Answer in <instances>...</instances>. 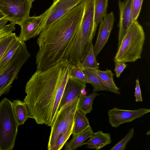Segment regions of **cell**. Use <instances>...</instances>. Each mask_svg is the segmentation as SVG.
<instances>
[{"instance_id": "cell-1", "label": "cell", "mask_w": 150, "mask_h": 150, "mask_svg": "<svg viewBox=\"0 0 150 150\" xmlns=\"http://www.w3.org/2000/svg\"><path fill=\"white\" fill-rule=\"evenodd\" d=\"M72 66L62 60L45 70L36 71L27 83L23 101L29 118L38 124L53 125Z\"/></svg>"}, {"instance_id": "cell-2", "label": "cell", "mask_w": 150, "mask_h": 150, "mask_svg": "<svg viewBox=\"0 0 150 150\" xmlns=\"http://www.w3.org/2000/svg\"><path fill=\"white\" fill-rule=\"evenodd\" d=\"M83 12L81 2L40 34L37 40L36 71L45 70L62 61L79 26Z\"/></svg>"}, {"instance_id": "cell-3", "label": "cell", "mask_w": 150, "mask_h": 150, "mask_svg": "<svg viewBox=\"0 0 150 150\" xmlns=\"http://www.w3.org/2000/svg\"><path fill=\"white\" fill-rule=\"evenodd\" d=\"M142 27L136 21L123 37L114 57L115 63L134 62L140 59L145 40Z\"/></svg>"}, {"instance_id": "cell-4", "label": "cell", "mask_w": 150, "mask_h": 150, "mask_svg": "<svg viewBox=\"0 0 150 150\" xmlns=\"http://www.w3.org/2000/svg\"><path fill=\"white\" fill-rule=\"evenodd\" d=\"M18 125L12 102L4 98L0 102V150H12Z\"/></svg>"}, {"instance_id": "cell-5", "label": "cell", "mask_w": 150, "mask_h": 150, "mask_svg": "<svg viewBox=\"0 0 150 150\" xmlns=\"http://www.w3.org/2000/svg\"><path fill=\"white\" fill-rule=\"evenodd\" d=\"M30 57L26 43L22 42L3 72L0 74V97L9 92L13 81L17 79L21 68Z\"/></svg>"}, {"instance_id": "cell-6", "label": "cell", "mask_w": 150, "mask_h": 150, "mask_svg": "<svg viewBox=\"0 0 150 150\" xmlns=\"http://www.w3.org/2000/svg\"><path fill=\"white\" fill-rule=\"evenodd\" d=\"M79 100V98H76L58 111L56 119L53 125L51 126L47 145L48 150H51L58 137L74 124Z\"/></svg>"}, {"instance_id": "cell-7", "label": "cell", "mask_w": 150, "mask_h": 150, "mask_svg": "<svg viewBox=\"0 0 150 150\" xmlns=\"http://www.w3.org/2000/svg\"><path fill=\"white\" fill-rule=\"evenodd\" d=\"M32 3L30 0H0V11L4 18L20 25L29 16Z\"/></svg>"}, {"instance_id": "cell-8", "label": "cell", "mask_w": 150, "mask_h": 150, "mask_svg": "<svg viewBox=\"0 0 150 150\" xmlns=\"http://www.w3.org/2000/svg\"><path fill=\"white\" fill-rule=\"evenodd\" d=\"M49 12L48 9L38 16H30L20 25V33L18 38L21 42H25L39 35L41 32Z\"/></svg>"}, {"instance_id": "cell-9", "label": "cell", "mask_w": 150, "mask_h": 150, "mask_svg": "<svg viewBox=\"0 0 150 150\" xmlns=\"http://www.w3.org/2000/svg\"><path fill=\"white\" fill-rule=\"evenodd\" d=\"M150 112L149 109L143 108L130 110L114 107L109 110L108 114L110 124L112 127L116 128L123 123L132 122Z\"/></svg>"}, {"instance_id": "cell-10", "label": "cell", "mask_w": 150, "mask_h": 150, "mask_svg": "<svg viewBox=\"0 0 150 150\" xmlns=\"http://www.w3.org/2000/svg\"><path fill=\"white\" fill-rule=\"evenodd\" d=\"M81 1L53 0V4L48 8L49 12L42 32L71 10L79 4Z\"/></svg>"}, {"instance_id": "cell-11", "label": "cell", "mask_w": 150, "mask_h": 150, "mask_svg": "<svg viewBox=\"0 0 150 150\" xmlns=\"http://www.w3.org/2000/svg\"><path fill=\"white\" fill-rule=\"evenodd\" d=\"M115 20L113 12L106 14L100 23L97 37L93 46L94 51L96 57L107 43L113 28Z\"/></svg>"}, {"instance_id": "cell-12", "label": "cell", "mask_w": 150, "mask_h": 150, "mask_svg": "<svg viewBox=\"0 0 150 150\" xmlns=\"http://www.w3.org/2000/svg\"><path fill=\"white\" fill-rule=\"evenodd\" d=\"M120 11V20L118 47L127 30L134 22L131 6V0H118Z\"/></svg>"}, {"instance_id": "cell-13", "label": "cell", "mask_w": 150, "mask_h": 150, "mask_svg": "<svg viewBox=\"0 0 150 150\" xmlns=\"http://www.w3.org/2000/svg\"><path fill=\"white\" fill-rule=\"evenodd\" d=\"M86 84L71 77L65 86L59 105V110L76 98H79L81 93L85 91Z\"/></svg>"}, {"instance_id": "cell-14", "label": "cell", "mask_w": 150, "mask_h": 150, "mask_svg": "<svg viewBox=\"0 0 150 150\" xmlns=\"http://www.w3.org/2000/svg\"><path fill=\"white\" fill-rule=\"evenodd\" d=\"M90 139L83 143V145H86L89 149H95L97 150L100 149L111 143V136L108 133H104L99 131L93 132Z\"/></svg>"}, {"instance_id": "cell-15", "label": "cell", "mask_w": 150, "mask_h": 150, "mask_svg": "<svg viewBox=\"0 0 150 150\" xmlns=\"http://www.w3.org/2000/svg\"><path fill=\"white\" fill-rule=\"evenodd\" d=\"M15 117L18 126L23 125L29 118V114L26 103L18 99L12 102Z\"/></svg>"}, {"instance_id": "cell-16", "label": "cell", "mask_w": 150, "mask_h": 150, "mask_svg": "<svg viewBox=\"0 0 150 150\" xmlns=\"http://www.w3.org/2000/svg\"><path fill=\"white\" fill-rule=\"evenodd\" d=\"M82 69L89 83L93 87V92L106 91L114 93L112 89L103 82L94 70Z\"/></svg>"}, {"instance_id": "cell-17", "label": "cell", "mask_w": 150, "mask_h": 150, "mask_svg": "<svg viewBox=\"0 0 150 150\" xmlns=\"http://www.w3.org/2000/svg\"><path fill=\"white\" fill-rule=\"evenodd\" d=\"M22 42L16 36L12 40L0 60V74L3 72Z\"/></svg>"}, {"instance_id": "cell-18", "label": "cell", "mask_w": 150, "mask_h": 150, "mask_svg": "<svg viewBox=\"0 0 150 150\" xmlns=\"http://www.w3.org/2000/svg\"><path fill=\"white\" fill-rule=\"evenodd\" d=\"M90 126L86 115L77 109L75 114L72 138H74Z\"/></svg>"}, {"instance_id": "cell-19", "label": "cell", "mask_w": 150, "mask_h": 150, "mask_svg": "<svg viewBox=\"0 0 150 150\" xmlns=\"http://www.w3.org/2000/svg\"><path fill=\"white\" fill-rule=\"evenodd\" d=\"M93 132L91 126H89L76 137L72 138L65 144V150H74L83 145V143L89 138Z\"/></svg>"}, {"instance_id": "cell-20", "label": "cell", "mask_w": 150, "mask_h": 150, "mask_svg": "<svg viewBox=\"0 0 150 150\" xmlns=\"http://www.w3.org/2000/svg\"><path fill=\"white\" fill-rule=\"evenodd\" d=\"M96 92L85 95L82 93L79 97L77 109L85 115L90 113L93 110L92 105L96 97L98 96Z\"/></svg>"}, {"instance_id": "cell-21", "label": "cell", "mask_w": 150, "mask_h": 150, "mask_svg": "<svg viewBox=\"0 0 150 150\" xmlns=\"http://www.w3.org/2000/svg\"><path fill=\"white\" fill-rule=\"evenodd\" d=\"M108 0H95L94 33L95 35L98 26L107 14Z\"/></svg>"}, {"instance_id": "cell-22", "label": "cell", "mask_w": 150, "mask_h": 150, "mask_svg": "<svg viewBox=\"0 0 150 150\" xmlns=\"http://www.w3.org/2000/svg\"><path fill=\"white\" fill-rule=\"evenodd\" d=\"M79 66L83 69L95 70L98 69L99 64L97 61L95 56L93 43L89 50Z\"/></svg>"}, {"instance_id": "cell-23", "label": "cell", "mask_w": 150, "mask_h": 150, "mask_svg": "<svg viewBox=\"0 0 150 150\" xmlns=\"http://www.w3.org/2000/svg\"><path fill=\"white\" fill-rule=\"evenodd\" d=\"M103 82L117 94H120L119 88L115 84L113 76L114 74L111 70L107 69L105 71H102L98 69L94 70Z\"/></svg>"}, {"instance_id": "cell-24", "label": "cell", "mask_w": 150, "mask_h": 150, "mask_svg": "<svg viewBox=\"0 0 150 150\" xmlns=\"http://www.w3.org/2000/svg\"><path fill=\"white\" fill-rule=\"evenodd\" d=\"M74 125L73 124L59 137L51 148V150H59L65 145L73 133Z\"/></svg>"}, {"instance_id": "cell-25", "label": "cell", "mask_w": 150, "mask_h": 150, "mask_svg": "<svg viewBox=\"0 0 150 150\" xmlns=\"http://www.w3.org/2000/svg\"><path fill=\"white\" fill-rule=\"evenodd\" d=\"M71 76L86 83H89L82 69L79 66L72 67L71 69Z\"/></svg>"}, {"instance_id": "cell-26", "label": "cell", "mask_w": 150, "mask_h": 150, "mask_svg": "<svg viewBox=\"0 0 150 150\" xmlns=\"http://www.w3.org/2000/svg\"><path fill=\"white\" fill-rule=\"evenodd\" d=\"M16 34L11 33L0 39V60L13 39Z\"/></svg>"}, {"instance_id": "cell-27", "label": "cell", "mask_w": 150, "mask_h": 150, "mask_svg": "<svg viewBox=\"0 0 150 150\" xmlns=\"http://www.w3.org/2000/svg\"><path fill=\"white\" fill-rule=\"evenodd\" d=\"M134 134V129L132 128L125 137L112 148L110 150H124L127 144L132 138Z\"/></svg>"}, {"instance_id": "cell-28", "label": "cell", "mask_w": 150, "mask_h": 150, "mask_svg": "<svg viewBox=\"0 0 150 150\" xmlns=\"http://www.w3.org/2000/svg\"><path fill=\"white\" fill-rule=\"evenodd\" d=\"M143 0H131L132 19L134 22L137 21L141 8Z\"/></svg>"}, {"instance_id": "cell-29", "label": "cell", "mask_w": 150, "mask_h": 150, "mask_svg": "<svg viewBox=\"0 0 150 150\" xmlns=\"http://www.w3.org/2000/svg\"><path fill=\"white\" fill-rule=\"evenodd\" d=\"M15 24L11 23L8 25H6L4 28L0 30V39L12 33V32L15 29Z\"/></svg>"}, {"instance_id": "cell-30", "label": "cell", "mask_w": 150, "mask_h": 150, "mask_svg": "<svg viewBox=\"0 0 150 150\" xmlns=\"http://www.w3.org/2000/svg\"><path fill=\"white\" fill-rule=\"evenodd\" d=\"M115 63L114 71H115L117 77H119L121 73L127 67V64L123 62H118Z\"/></svg>"}, {"instance_id": "cell-31", "label": "cell", "mask_w": 150, "mask_h": 150, "mask_svg": "<svg viewBox=\"0 0 150 150\" xmlns=\"http://www.w3.org/2000/svg\"><path fill=\"white\" fill-rule=\"evenodd\" d=\"M136 86L134 96L135 101L137 102L142 101L141 91L139 83V79H137L136 81Z\"/></svg>"}, {"instance_id": "cell-32", "label": "cell", "mask_w": 150, "mask_h": 150, "mask_svg": "<svg viewBox=\"0 0 150 150\" xmlns=\"http://www.w3.org/2000/svg\"><path fill=\"white\" fill-rule=\"evenodd\" d=\"M8 21L7 19L4 18L0 20V30L4 27Z\"/></svg>"}, {"instance_id": "cell-33", "label": "cell", "mask_w": 150, "mask_h": 150, "mask_svg": "<svg viewBox=\"0 0 150 150\" xmlns=\"http://www.w3.org/2000/svg\"><path fill=\"white\" fill-rule=\"evenodd\" d=\"M5 16L3 13L0 11V20L4 18Z\"/></svg>"}, {"instance_id": "cell-34", "label": "cell", "mask_w": 150, "mask_h": 150, "mask_svg": "<svg viewBox=\"0 0 150 150\" xmlns=\"http://www.w3.org/2000/svg\"><path fill=\"white\" fill-rule=\"evenodd\" d=\"M30 0L33 2V1H34L35 0Z\"/></svg>"}]
</instances>
